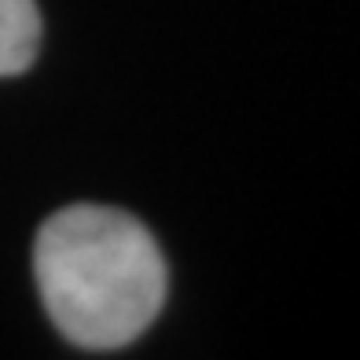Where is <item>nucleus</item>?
Returning <instances> with one entry per match:
<instances>
[{
    "label": "nucleus",
    "instance_id": "nucleus-2",
    "mask_svg": "<svg viewBox=\"0 0 360 360\" xmlns=\"http://www.w3.org/2000/svg\"><path fill=\"white\" fill-rule=\"evenodd\" d=\"M41 48L37 0H0V77L26 74Z\"/></svg>",
    "mask_w": 360,
    "mask_h": 360
},
{
    "label": "nucleus",
    "instance_id": "nucleus-1",
    "mask_svg": "<svg viewBox=\"0 0 360 360\" xmlns=\"http://www.w3.org/2000/svg\"><path fill=\"white\" fill-rule=\"evenodd\" d=\"M41 302L81 349H122L166 305L169 272L155 236L114 206L77 202L52 214L34 243Z\"/></svg>",
    "mask_w": 360,
    "mask_h": 360
}]
</instances>
